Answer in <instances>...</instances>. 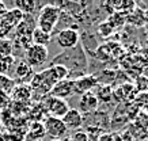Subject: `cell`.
Instances as JSON below:
<instances>
[{
  "label": "cell",
  "mask_w": 148,
  "mask_h": 141,
  "mask_svg": "<svg viewBox=\"0 0 148 141\" xmlns=\"http://www.w3.org/2000/svg\"><path fill=\"white\" fill-rule=\"evenodd\" d=\"M58 80L54 75L52 67L44 69L38 73L33 75L32 80H30V87H32L33 92H37L40 95H49L54 84H57Z\"/></svg>",
  "instance_id": "6da1fadb"
},
{
  "label": "cell",
  "mask_w": 148,
  "mask_h": 141,
  "mask_svg": "<svg viewBox=\"0 0 148 141\" xmlns=\"http://www.w3.org/2000/svg\"><path fill=\"white\" fill-rule=\"evenodd\" d=\"M60 15H61L60 7L54 4L44 5L40 11V15H38V29L42 30L44 33L52 34L58 19H60Z\"/></svg>",
  "instance_id": "7a4b0ae2"
},
{
  "label": "cell",
  "mask_w": 148,
  "mask_h": 141,
  "mask_svg": "<svg viewBox=\"0 0 148 141\" xmlns=\"http://www.w3.org/2000/svg\"><path fill=\"white\" fill-rule=\"evenodd\" d=\"M44 106H45L46 111L49 113V117H54V118H63L64 115L68 113V110L71 109L67 100L60 99V98H54V96L50 95L46 96Z\"/></svg>",
  "instance_id": "3957f363"
},
{
  "label": "cell",
  "mask_w": 148,
  "mask_h": 141,
  "mask_svg": "<svg viewBox=\"0 0 148 141\" xmlns=\"http://www.w3.org/2000/svg\"><path fill=\"white\" fill-rule=\"evenodd\" d=\"M44 127H45V133L53 140V138H60L63 140V137L67 134L68 127L63 122L61 118H54V117H48L44 121Z\"/></svg>",
  "instance_id": "277c9868"
},
{
  "label": "cell",
  "mask_w": 148,
  "mask_h": 141,
  "mask_svg": "<svg viewBox=\"0 0 148 141\" xmlns=\"http://www.w3.org/2000/svg\"><path fill=\"white\" fill-rule=\"evenodd\" d=\"M48 48L46 46H40V45H32L26 50L25 54V61H26L30 67H38L42 65L48 60Z\"/></svg>",
  "instance_id": "5b68a950"
},
{
  "label": "cell",
  "mask_w": 148,
  "mask_h": 141,
  "mask_svg": "<svg viewBox=\"0 0 148 141\" xmlns=\"http://www.w3.org/2000/svg\"><path fill=\"white\" fill-rule=\"evenodd\" d=\"M79 42V33L75 27H67L60 30L57 34V44L64 49H73Z\"/></svg>",
  "instance_id": "8992f818"
},
{
  "label": "cell",
  "mask_w": 148,
  "mask_h": 141,
  "mask_svg": "<svg viewBox=\"0 0 148 141\" xmlns=\"http://www.w3.org/2000/svg\"><path fill=\"white\" fill-rule=\"evenodd\" d=\"M75 94V79H65L54 84L52 91L49 92L50 96L54 98H60V99H67L71 95Z\"/></svg>",
  "instance_id": "52a82bcc"
},
{
  "label": "cell",
  "mask_w": 148,
  "mask_h": 141,
  "mask_svg": "<svg viewBox=\"0 0 148 141\" xmlns=\"http://www.w3.org/2000/svg\"><path fill=\"white\" fill-rule=\"evenodd\" d=\"M32 98H33V90L30 84H26V83L15 86L12 92H11V100L16 102V103H21V105L29 106L30 102H32Z\"/></svg>",
  "instance_id": "ba28073f"
},
{
  "label": "cell",
  "mask_w": 148,
  "mask_h": 141,
  "mask_svg": "<svg viewBox=\"0 0 148 141\" xmlns=\"http://www.w3.org/2000/svg\"><path fill=\"white\" fill-rule=\"evenodd\" d=\"M98 79L94 75H83L75 80V94H86L91 92L92 88L98 87Z\"/></svg>",
  "instance_id": "9c48e42d"
},
{
  "label": "cell",
  "mask_w": 148,
  "mask_h": 141,
  "mask_svg": "<svg viewBox=\"0 0 148 141\" xmlns=\"http://www.w3.org/2000/svg\"><path fill=\"white\" fill-rule=\"evenodd\" d=\"M98 105H99V100L97 98V95L92 94V92H86L79 99V109L77 110L80 113H86V114L94 113L98 109Z\"/></svg>",
  "instance_id": "30bf717a"
},
{
  "label": "cell",
  "mask_w": 148,
  "mask_h": 141,
  "mask_svg": "<svg viewBox=\"0 0 148 141\" xmlns=\"http://www.w3.org/2000/svg\"><path fill=\"white\" fill-rule=\"evenodd\" d=\"M61 119L68 129H79L83 125V115L77 109H69Z\"/></svg>",
  "instance_id": "8fae6325"
},
{
  "label": "cell",
  "mask_w": 148,
  "mask_h": 141,
  "mask_svg": "<svg viewBox=\"0 0 148 141\" xmlns=\"http://www.w3.org/2000/svg\"><path fill=\"white\" fill-rule=\"evenodd\" d=\"M0 18L4 20V23L8 26V27H16L19 23L23 20L25 18V14H23L21 10L18 8H12V10H7V12H5L3 16H0Z\"/></svg>",
  "instance_id": "7c38bea8"
},
{
  "label": "cell",
  "mask_w": 148,
  "mask_h": 141,
  "mask_svg": "<svg viewBox=\"0 0 148 141\" xmlns=\"http://www.w3.org/2000/svg\"><path fill=\"white\" fill-rule=\"evenodd\" d=\"M45 127H44V123L40 122V121H34V122L30 125L29 130H27L26 138L30 141H41V138L45 136Z\"/></svg>",
  "instance_id": "4fadbf2b"
},
{
  "label": "cell",
  "mask_w": 148,
  "mask_h": 141,
  "mask_svg": "<svg viewBox=\"0 0 148 141\" xmlns=\"http://www.w3.org/2000/svg\"><path fill=\"white\" fill-rule=\"evenodd\" d=\"M52 41V34L44 33L38 27L33 29L32 31V42L33 45H40V46H48Z\"/></svg>",
  "instance_id": "5bb4252c"
},
{
  "label": "cell",
  "mask_w": 148,
  "mask_h": 141,
  "mask_svg": "<svg viewBox=\"0 0 148 141\" xmlns=\"http://www.w3.org/2000/svg\"><path fill=\"white\" fill-rule=\"evenodd\" d=\"M15 76L18 79H27L29 76L33 78V68L29 65V64L23 60V61H19L16 68H15Z\"/></svg>",
  "instance_id": "9a60e30c"
},
{
  "label": "cell",
  "mask_w": 148,
  "mask_h": 141,
  "mask_svg": "<svg viewBox=\"0 0 148 141\" xmlns=\"http://www.w3.org/2000/svg\"><path fill=\"white\" fill-rule=\"evenodd\" d=\"M37 3L33 0H16L15 1V8L21 10L23 14H33L36 10Z\"/></svg>",
  "instance_id": "2e32d148"
},
{
  "label": "cell",
  "mask_w": 148,
  "mask_h": 141,
  "mask_svg": "<svg viewBox=\"0 0 148 141\" xmlns=\"http://www.w3.org/2000/svg\"><path fill=\"white\" fill-rule=\"evenodd\" d=\"M14 87H15V83L10 76L7 75H0V91L5 92V94H10L12 92Z\"/></svg>",
  "instance_id": "e0dca14e"
},
{
  "label": "cell",
  "mask_w": 148,
  "mask_h": 141,
  "mask_svg": "<svg viewBox=\"0 0 148 141\" xmlns=\"http://www.w3.org/2000/svg\"><path fill=\"white\" fill-rule=\"evenodd\" d=\"M113 96V91L110 86L105 84V86H98V91H97V98L98 100H102V102H109Z\"/></svg>",
  "instance_id": "ac0fdd59"
},
{
  "label": "cell",
  "mask_w": 148,
  "mask_h": 141,
  "mask_svg": "<svg viewBox=\"0 0 148 141\" xmlns=\"http://www.w3.org/2000/svg\"><path fill=\"white\" fill-rule=\"evenodd\" d=\"M15 63V57L11 56H1L0 54V75H5L8 72L10 67Z\"/></svg>",
  "instance_id": "d6986e66"
},
{
  "label": "cell",
  "mask_w": 148,
  "mask_h": 141,
  "mask_svg": "<svg viewBox=\"0 0 148 141\" xmlns=\"http://www.w3.org/2000/svg\"><path fill=\"white\" fill-rule=\"evenodd\" d=\"M12 42L7 40V38H3L0 40V54L1 56H11L12 54Z\"/></svg>",
  "instance_id": "ffe728a7"
},
{
  "label": "cell",
  "mask_w": 148,
  "mask_h": 141,
  "mask_svg": "<svg viewBox=\"0 0 148 141\" xmlns=\"http://www.w3.org/2000/svg\"><path fill=\"white\" fill-rule=\"evenodd\" d=\"M110 48L112 46H109V45H101L97 49V57L99 60H102V61H106L108 59H110V53H112Z\"/></svg>",
  "instance_id": "44dd1931"
},
{
  "label": "cell",
  "mask_w": 148,
  "mask_h": 141,
  "mask_svg": "<svg viewBox=\"0 0 148 141\" xmlns=\"http://www.w3.org/2000/svg\"><path fill=\"white\" fill-rule=\"evenodd\" d=\"M135 87H136V90H137V91H141V92L148 91V78L147 76H143V75L139 76V78L136 79Z\"/></svg>",
  "instance_id": "7402d4cb"
},
{
  "label": "cell",
  "mask_w": 148,
  "mask_h": 141,
  "mask_svg": "<svg viewBox=\"0 0 148 141\" xmlns=\"http://www.w3.org/2000/svg\"><path fill=\"white\" fill-rule=\"evenodd\" d=\"M98 30H99V33H101L103 37H106V35H110V34L113 33V30H114V26H113L112 23H110V20H109V22L101 23V25L98 26Z\"/></svg>",
  "instance_id": "603a6c76"
},
{
  "label": "cell",
  "mask_w": 148,
  "mask_h": 141,
  "mask_svg": "<svg viewBox=\"0 0 148 141\" xmlns=\"http://www.w3.org/2000/svg\"><path fill=\"white\" fill-rule=\"evenodd\" d=\"M10 103H11V98H10L8 94L0 91V110H5L8 109Z\"/></svg>",
  "instance_id": "cb8c5ba5"
},
{
  "label": "cell",
  "mask_w": 148,
  "mask_h": 141,
  "mask_svg": "<svg viewBox=\"0 0 148 141\" xmlns=\"http://www.w3.org/2000/svg\"><path fill=\"white\" fill-rule=\"evenodd\" d=\"M71 141H88V134L84 132H76L72 134Z\"/></svg>",
  "instance_id": "d4e9b609"
},
{
  "label": "cell",
  "mask_w": 148,
  "mask_h": 141,
  "mask_svg": "<svg viewBox=\"0 0 148 141\" xmlns=\"http://www.w3.org/2000/svg\"><path fill=\"white\" fill-rule=\"evenodd\" d=\"M98 141H114V138H113V136H110V134H103V136L99 137Z\"/></svg>",
  "instance_id": "484cf974"
},
{
  "label": "cell",
  "mask_w": 148,
  "mask_h": 141,
  "mask_svg": "<svg viewBox=\"0 0 148 141\" xmlns=\"http://www.w3.org/2000/svg\"><path fill=\"white\" fill-rule=\"evenodd\" d=\"M7 12V8H5V4L3 1H0V16H3V15Z\"/></svg>",
  "instance_id": "4316f807"
},
{
  "label": "cell",
  "mask_w": 148,
  "mask_h": 141,
  "mask_svg": "<svg viewBox=\"0 0 148 141\" xmlns=\"http://www.w3.org/2000/svg\"><path fill=\"white\" fill-rule=\"evenodd\" d=\"M50 141H65V140H60V138H53V140H50Z\"/></svg>",
  "instance_id": "83f0119b"
}]
</instances>
